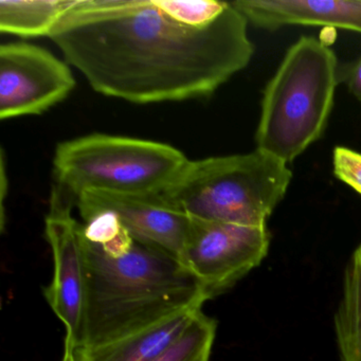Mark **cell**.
Segmentation results:
<instances>
[{"label":"cell","mask_w":361,"mask_h":361,"mask_svg":"<svg viewBox=\"0 0 361 361\" xmlns=\"http://www.w3.org/2000/svg\"><path fill=\"white\" fill-rule=\"evenodd\" d=\"M248 25L227 1L79 0L49 39L99 94L149 104L211 96L246 68Z\"/></svg>","instance_id":"1"},{"label":"cell","mask_w":361,"mask_h":361,"mask_svg":"<svg viewBox=\"0 0 361 361\" xmlns=\"http://www.w3.org/2000/svg\"><path fill=\"white\" fill-rule=\"evenodd\" d=\"M83 236V233H82ZM85 303L78 348L109 343L211 299L176 257L141 244L109 255L84 238Z\"/></svg>","instance_id":"2"},{"label":"cell","mask_w":361,"mask_h":361,"mask_svg":"<svg viewBox=\"0 0 361 361\" xmlns=\"http://www.w3.org/2000/svg\"><path fill=\"white\" fill-rule=\"evenodd\" d=\"M339 83L335 52L302 37L290 46L263 92L257 149L288 164L324 134Z\"/></svg>","instance_id":"3"},{"label":"cell","mask_w":361,"mask_h":361,"mask_svg":"<svg viewBox=\"0 0 361 361\" xmlns=\"http://www.w3.org/2000/svg\"><path fill=\"white\" fill-rule=\"evenodd\" d=\"M291 179L287 164L255 149L189 160L159 194L190 219L267 227Z\"/></svg>","instance_id":"4"},{"label":"cell","mask_w":361,"mask_h":361,"mask_svg":"<svg viewBox=\"0 0 361 361\" xmlns=\"http://www.w3.org/2000/svg\"><path fill=\"white\" fill-rule=\"evenodd\" d=\"M188 161L183 152L166 143L113 135H88L56 147L54 185L75 202L87 191L159 193Z\"/></svg>","instance_id":"5"},{"label":"cell","mask_w":361,"mask_h":361,"mask_svg":"<svg viewBox=\"0 0 361 361\" xmlns=\"http://www.w3.org/2000/svg\"><path fill=\"white\" fill-rule=\"evenodd\" d=\"M190 219L179 262L200 281L211 299L259 267L269 252L271 236L267 227Z\"/></svg>","instance_id":"6"},{"label":"cell","mask_w":361,"mask_h":361,"mask_svg":"<svg viewBox=\"0 0 361 361\" xmlns=\"http://www.w3.org/2000/svg\"><path fill=\"white\" fill-rule=\"evenodd\" d=\"M75 200L54 185L45 234L54 255V279L44 295L66 329L65 346H79L85 303V255L82 225L71 214Z\"/></svg>","instance_id":"7"},{"label":"cell","mask_w":361,"mask_h":361,"mask_svg":"<svg viewBox=\"0 0 361 361\" xmlns=\"http://www.w3.org/2000/svg\"><path fill=\"white\" fill-rule=\"evenodd\" d=\"M75 87L68 63L39 46H0V119L42 115Z\"/></svg>","instance_id":"8"},{"label":"cell","mask_w":361,"mask_h":361,"mask_svg":"<svg viewBox=\"0 0 361 361\" xmlns=\"http://www.w3.org/2000/svg\"><path fill=\"white\" fill-rule=\"evenodd\" d=\"M75 206L85 223L96 215L111 213L137 242L180 259L191 219L159 193L87 191L78 197Z\"/></svg>","instance_id":"9"},{"label":"cell","mask_w":361,"mask_h":361,"mask_svg":"<svg viewBox=\"0 0 361 361\" xmlns=\"http://www.w3.org/2000/svg\"><path fill=\"white\" fill-rule=\"evenodd\" d=\"M249 24L268 31L287 26L344 29L361 35V0L230 1Z\"/></svg>","instance_id":"10"},{"label":"cell","mask_w":361,"mask_h":361,"mask_svg":"<svg viewBox=\"0 0 361 361\" xmlns=\"http://www.w3.org/2000/svg\"><path fill=\"white\" fill-rule=\"evenodd\" d=\"M198 310L181 312L159 324L109 343L75 348V359L77 361H153L181 335Z\"/></svg>","instance_id":"11"},{"label":"cell","mask_w":361,"mask_h":361,"mask_svg":"<svg viewBox=\"0 0 361 361\" xmlns=\"http://www.w3.org/2000/svg\"><path fill=\"white\" fill-rule=\"evenodd\" d=\"M334 331L339 361H361V243L344 269Z\"/></svg>","instance_id":"12"},{"label":"cell","mask_w":361,"mask_h":361,"mask_svg":"<svg viewBox=\"0 0 361 361\" xmlns=\"http://www.w3.org/2000/svg\"><path fill=\"white\" fill-rule=\"evenodd\" d=\"M79 0H1L0 32L22 37H48Z\"/></svg>","instance_id":"13"},{"label":"cell","mask_w":361,"mask_h":361,"mask_svg":"<svg viewBox=\"0 0 361 361\" xmlns=\"http://www.w3.org/2000/svg\"><path fill=\"white\" fill-rule=\"evenodd\" d=\"M217 322L198 310L187 329L153 361H210Z\"/></svg>","instance_id":"14"},{"label":"cell","mask_w":361,"mask_h":361,"mask_svg":"<svg viewBox=\"0 0 361 361\" xmlns=\"http://www.w3.org/2000/svg\"><path fill=\"white\" fill-rule=\"evenodd\" d=\"M334 175L361 195V154L337 147L333 153Z\"/></svg>","instance_id":"15"},{"label":"cell","mask_w":361,"mask_h":361,"mask_svg":"<svg viewBox=\"0 0 361 361\" xmlns=\"http://www.w3.org/2000/svg\"><path fill=\"white\" fill-rule=\"evenodd\" d=\"M339 83H343L361 104V56L353 62L339 66Z\"/></svg>","instance_id":"16"},{"label":"cell","mask_w":361,"mask_h":361,"mask_svg":"<svg viewBox=\"0 0 361 361\" xmlns=\"http://www.w3.org/2000/svg\"><path fill=\"white\" fill-rule=\"evenodd\" d=\"M0 195H1V198H0V202H1V227L4 228V221H5V208H4V204H5V197L7 195L8 192V179L7 174H6V166H5V158H4V152L3 156H1V178H0Z\"/></svg>","instance_id":"17"},{"label":"cell","mask_w":361,"mask_h":361,"mask_svg":"<svg viewBox=\"0 0 361 361\" xmlns=\"http://www.w3.org/2000/svg\"><path fill=\"white\" fill-rule=\"evenodd\" d=\"M62 361H77V359H75V350L65 346Z\"/></svg>","instance_id":"18"}]
</instances>
